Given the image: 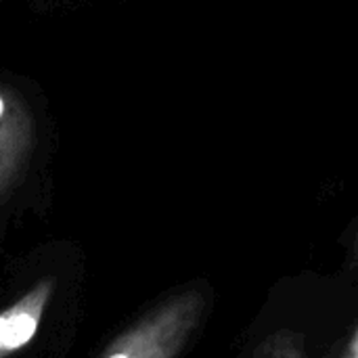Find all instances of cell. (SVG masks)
<instances>
[{"label":"cell","mask_w":358,"mask_h":358,"mask_svg":"<svg viewBox=\"0 0 358 358\" xmlns=\"http://www.w3.org/2000/svg\"><path fill=\"white\" fill-rule=\"evenodd\" d=\"M210 306L212 292L206 283L185 285L113 338L99 358H178L203 325Z\"/></svg>","instance_id":"obj_1"},{"label":"cell","mask_w":358,"mask_h":358,"mask_svg":"<svg viewBox=\"0 0 358 358\" xmlns=\"http://www.w3.org/2000/svg\"><path fill=\"white\" fill-rule=\"evenodd\" d=\"M34 145V113L15 88L0 82V210L19 187Z\"/></svg>","instance_id":"obj_2"},{"label":"cell","mask_w":358,"mask_h":358,"mask_svg":"<svg viewBox=\"0 0 358 358\" xmlns=\"http://www.w3.org/2000/svg\"><path fill=\"white\" fill-rule=\"evenodd\" d=\"M55 296V279H40L17 302L0 310V358L23 350L38 334Z\"/></svg>","instance_id":"obj_3"},{"label":"cell","mask_w":358,"mask_h":358,"mask_svg":"<svg viewBox=\"0 0 358 358\" xmlns=\"http://www.w3.org/2000/svg\"><path fill=\"white\" fill-rule=\"evenodd\" d=\"M250 358H308L306 338L289 327L277 329L258 342Z\"/></svg>","instance_id":"obj_4"},{"label":"cell","mask_w":358,"mask_h":358,"mask_svg":"<svg viewBox=\"0 0 358 358\" xmlns=\"http://www.w3.org/2000/svg\"><path fill=\"white\" fill-rule=\"evenodd\" d=\"M340 358H358V325L357 329L352 331V336L348 338V342H346Z\"/></svg>","instance_id":"obj_5"}]
</instances>
